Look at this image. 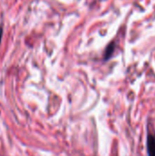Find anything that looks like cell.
Listing matches in <instances>:
<instances>
[{
	"label": "cell",
	"mask_w": 155,
	"mask_h": 156,
	"mask_svg": "<svg viewBox=\"0 0 155 156\" xmlns=\"http://www.w3.org/2000/svg\"><path fill=\"white\" fill-rule=\"evenodd\" d=\"M147 153L149 156H155V135L150 132L147 136Z\"/></svg>",
	"instance_id": "1"
},
{
	"label": "cell",
	"mask_w": 155,
	"mask_h": 156,
	"mask_svg": "<svg viewBox=\"0 0 155 156\" xmlns=\"http://www.w3.org/2000/svg\"><path fill=\"white\" fill-rule=\"evenodd\" d=\"M2 35H3V28H2V27H0V43H1V39H2Z\"/></svg>",
	"instance_id": "3"
},
{
	"label": "cell",
	"mask_w": 155,
	"mask_h": 156,
	"mask_svg": "<svg viewBox=\"0 0 155 156\" xmlns=\"http://www.w3.org/2000/svg\"><path fill=\"white\" fill-rule=\"evenodd\" d=\"M112 51H113V45L111 44L108 48L106 49V53H105V59H108L110 58V56L112 54Z\"/></svg>",
	"instance_id": "2"
}]
</instances>
